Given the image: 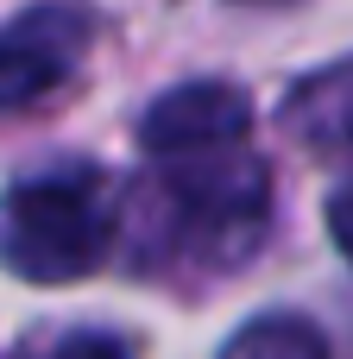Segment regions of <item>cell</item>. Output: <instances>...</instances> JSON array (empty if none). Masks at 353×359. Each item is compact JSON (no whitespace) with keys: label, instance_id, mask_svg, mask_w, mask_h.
Here are the masks:
<instances>
[{"label":"cell","instance_id":"1","mask_svg":"<svg viewBox=\"0 0 353 359\" xmlns=\"http://www.w3.org/2000/svg\"><path fill=\"white\" fill-rule=\"evenodd\" d=\"M114 215L95 170L25 177L0 196V265L25 284H76L107 259Z\"/></svg>","mask_w":353,"mask_h":359},{"label":"cell","instance_id":"2","mask_svg":"<svg viewBox=\"0 0 353 359\" xmlns=\"http://www.w3.org/2000/svg\"><path fill=\"white\" fill-rule=\"evenodd\" d=\"M177 170H164V202L177 215L183 233L202 240H246L265 221V196L272 177L259 158H246L240 145L221 151H196V158H171Z\"/></svg>","mask_w":353,"mask_h":359},{"label":"cell","instance_id":"3","mask_svg":"<svg viewBox=\"0 0 353 359\" xmlns=\"http://www.w3.org/2000/svg\"><path fill=\"white\" fill-rule=\"evenodd\" d=\"M95 25L82 6L69 0H38L19 19L0 25V114H19L32 101H44L51 88H63L88 50Z\"/></svg>","mask_w":353,"mask_h":359},{"label":"cell","instance_id":"4","mask_svg":"<svg viewBox=\"0 0 353 359\" xmlns=\"http://www.w3.org/2000/svg\"><path fill=\"white\" fill-rule=\"evenodd\" d=\"M246 133H253V101L234 82H177L139 120V145L152 158L221 151V145H240Z\"/></svg>","mask_w":353,"mask_h":359},{"label":"cell","instance_id":"5","mask_svg":"<svg viewBox=\"0 0 353 359\" xmlns=\"http://www.w3.org/2000/svg\"><path fill=\"white\" fill-rule=\"evenodd\" d=\"M284 126L309 145H353V57L303 76L284 101Z\"/></svg>","mask_w":353,"mask_h":359},{"label":"cell","instance_id":"6","mask_svg":"<svg viewBox=\"0 0 353 359\" xmlns=\"http://www.w3.org/2000/svg\"><path fill=\"white\" fill-rule=\"evenodd\" d=\"M221 359H328V341L303 316H259L227 341Z\"/></svg>","mask_w":353,"mask_h":359},{"label":"cell","instance_id":"7","mask_svg":"<svg viewBox=\"0 0 353 359\" xmlns=\"http://www.w3.org/2000/svg\"><path fill=\"white\" fill-rule=\"evenodd\" d=\"M51 359H133V347H126L120 334H101V328H82V334L57 341V353H51Z\"/></svg>","mask_w":353,"mask_h":359},{"label":"cell","instance_id":"8","mask_svg":"<svg viewBox=\"0 0 353 359\" xmlns=\"http://www.w3.org/2000/svg\"><path fill=\"white\" fill-rule=\"evenodd\" d=\"M328 233H335V246L353 259V177L328 196Z\"/></svg>","mask_w":353,"mask_h":359}]
</instances>
